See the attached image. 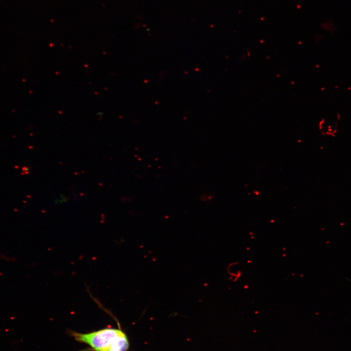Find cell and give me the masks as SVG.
<instances>
[{
	"label": "cell",
	"mask_w": 351,
	"mask_h": 351,
	"mask_svg": "<svg viewBox=\"0 0 351 351\" xmlns=\"http://www.w3.org/2000/svg\"><path fill=\"white\" fill-rule=\"evenodd\" d=\"M121 332L117 329L107 328L89 333L75 332L73 335L77 340L88 344L96 351H111Z\"/></svg>",
	"instance_id": "1"
}]
</instances>
